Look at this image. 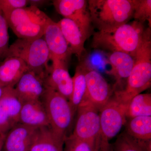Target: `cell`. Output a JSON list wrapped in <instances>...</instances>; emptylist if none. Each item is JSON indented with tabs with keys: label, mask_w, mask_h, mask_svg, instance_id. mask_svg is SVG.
Here are the masks:
<instances>
[{
	"label": "cell",
	"mask_w": 151,
	"mask_h": 151,
	"mask_svg": "<svg viewBox=\"0 0 151 151\" xmlns=\"http://www.w3.org/2000/svg\"><path fill=\"white\" fill-rule=\"evenodd\" d=\"M145 29L142 23L134 21L110 30L98 31L93 35L92 47L111 52H124L134 57Z\"/></svg>",
	"instance_id": "6da1fadb"
},
{
	"label": "cell",
	"mask_w": 151,
	"mask_h": 151,
	"mask_svg": "<svg viewBox=\"0 0 151 151\" xmlns=\"http://www.w3.org/2000/svg\"><path fill=\"white\" fill-rule=\"evenodd\" d=\"M134 58V66L127 78L126 88L115 93L122 101L127 104L132 98L151 86V28L146 29Z\"/></svg>",
	"instance_id": "7a4b0ae2"
},
{
	"label": "cell",
	"mask_w": 151,
	"mask_h": 151,
	"mask_svg": "<svg viewBox=\"0 0 151 151\" xmlns=\"http://www.w3.org/2000/svg\"><path fill=\"white\" fill-rule=\"evenodd\" d=\"M92 23L99 31H108L129 22L133 18L134 0H89Z\"/></svg>",
	"instance_id": "3957f363"
},
{
	"label": "cell",
	"mask_w": 151,
	"mask_h": 151,
	"mask_svg": "<svg viewBox=\"0 0 151 151\" xmlns=\"http://www.w3.org/2000/svg\"><path fill=\"white\" fill-rule=\"evenodd\" d=\"M10 57L22 60L29 70L44 79L50 67V55L43 37L33 40L17 39L9 45L4 58Z\"/></svg>",
	"instance_id": "277c9868"
},
{
	"label": "cell",
	"mask_w": 151,
	"mask_h": 151,
	"mask_svg": "<svg viewBox=\"0 0 151 151\" xmlns=\"http://www.w3.org/2000/svg\"><path fill=\"white\" fill-rule=\"evenodd\" d=\"M5 18L18 38L26 40L42 37L52 20L39 9L30 6L15 10Z\"/></svg>",
	"instance_id": "5b68a950"
},
{
	"label": "cell",
	"mask_w": 151,
	"mask_h": 151,
	"mask_svg": "<svg viewBox=\"0 0 151 151\" xmlns=\"http://www.w3.org/2000/svg\"><path fill=\"white\" fill-rule=\"evenodd\" d=\"M41 100L46 109L50 127L55 136L64 142L75 111L66 98L47 86Z\"/></svg>",
	"instance_id": "8992f818"
},
{
	"label": "cell",
	"mask_w": 151,
	"mask_h": 151,
	"mask_svg": "<svg viewBox=\"0 0 151 151\" xmlns=\"http://www.w3.org/2000/svg\"><path fill=\"white\" fill-rule=\"evenodd\" d=\"M77 118L72 135L89 143L99 151L101 140L100 111L93 105L83 102L77 109Z\"/></svg>",
	"instance_id": "52a82bcc"
},
{
	"label": "cell",
	"mask_w": 151,
	"mask_h": 151,
	"mask_svg": "<svg viewBox=\"0 0 151 151\" xmlns=\"http://www.w3.org/2000/svg\"><path fill=\"white\" fill-rule=\"evenodd\" d=\"M128 105L115 94L101 108V139L109 141L119 134L127 122Z\"/></svg>",
	"instance_id": "ba28073f"
},
{
	"label": "cell",
	"mask_w": 151,
	"mask_h": 151,
	"mask_svg": "<svg viewBox=\"0 0 151 151\" xmlns=\"http://www.w3.org/2000/svg\"><path fill=\"white\" fill-rule=\"evenodd\" d=\"M52 4L57 12L77 25L86 39L92 33V21L85 0H54Z\"/></svg>",
	"instance_id": "9c48e42d"
},
{
	"label": "cell",
	"mask_w": 151,
	"mask_h": 151,
	"mask_svg": "<svg viewBox=\"0 0 151 151\" xmlns=\"http://www.w3.org/2000/svg\"><path fill=\"white\" fill-rule=\"evenodd\" d=\"M86 91L82 102L89 103L99 111L112 97L111 86L97 70L85 63Z\"/></svg>",
	"instance_id": "30bf717a"
},
{
	"label": "cell",
	"mask_w": 151,
	"mask_h": 151,
	"mask_svg": "<svg viewBox=\"0 0 151 151\" xmlns=\"http://www.w3.org/2000/svg\"><path fill=\"white\" fill-rule=\"evenodd\" d=\"M22 103L17 97L13 88L7 87L0 99V136L5 137L8 133L19 123Z\"/></svg>",
	"instance_id": "8fae6325"
},
{
	"label": "cell",
	"mask_w": 151,
	"mask_h": 151,
	"mask_svg": "<svg viewBox=\"0 0 151 151\" xmlns=\"http://www.w3.org/2000/svg\"><path fill=\"white\" fill-rule=\"evenodd\" d=\"M43 37L52 62L59 61L67 64L72 54L57 22L52 19L47 24Z\"/></svg>",
	"instance_id": "7c38bea8"
},
{
	"label": "cell",
	"mask_w": 151,
	"mask_h": 151,
	"mask_svg": "<svg viewBox=\"0 0 151 151\" xmlns=\"http://www.w3.org/2000/svg\"><path fill=\"white\" fill-rule=\"evenodd\" d=\"M45 86L53 89L69 101L73 90V79L67 63L53 62L44 79Z\"/></svg>",
	"instance_id": "4fadbf2b"
},
{
	"label": "cell",
	"mask_w": 151,
	"mask_h": 151,
	"mask_svg": "<svg viewBox=\"0 0 151 151\" xmlns=\"http://www.w3.org/2000/svg\"><path fill=\"white\" fill-rule=\"evenodd\" d=\"M22 103L41 100L46 89L43 78L31 70L24 73L13 88Z\"/></svg>",
	"instance_id": "5bb4252c"
},
{
	"label": "cell",
	"mask_w": 151,
	"mask_h": 151,
	"mask_svg": "<svg viewBox=\"0 0 151 151\" xmlns=\"http://www.w3.org/2000/svg\"><path fill=\"white\" fill-rule=\"evenodd\" d=\"M38 128L17 124L5 137L4 151H29Z\"/></svg>",
	"instance_id": "9a60e30c"
},
{
	"label": "cell",
	"mask_w": 151,
	"mask_h": 151,
	"mask_svg": "<svg viewBox=\"0 0 151 151\" xmlns=\"http://www.w3.org/2000/svg\"><path fill=\"white\" fill-rule=\"evenodd\" d=\"M19 123L35 128L49 126L47 113L41 100L22 103L20 112Z\"/></svg>",
	"instance_id": "2e32d148"
},
{
	"label": "cell",
	"mask_w": 151,
	"mask_h": 151,
	"mask_svg": "<svg viewBox=\"0 0 151 151\" xmlns=\"http://www.w3.org/2000/svg\"><path fill=\"white\" fill-rule=\"evenodd\" d=\"M28 68L24 60L16 57L4 58L0 63V85L14 88Z\"/></svg>",
	"instance_id": "e0dca14e"
},
{
	"label": "cell",
	"mask_w": 151,
	"mask_h": 151,
	"mask_svg": "<svg viewBox=\"0 0 151 151\" xmlns=\"http://www.w3.org/2000/svg\"><path fill=\"white\" fill-rule=\"evenodd\" d=\"M63 35L65 38L71 54H75L80 60L85 51L84 45L86 39L77 25L69 19H61L58 22Z\"/></svg>",
	"instance_id": "ac0fdd59"
},
{
	"label": "cell",
	"mask_w": 151,
	"mask_h": 151,
	"mask_svg": "<svg viewBox=\"0 0 151 151\" xmlns=\"http://www.w3.org/2000/svg\"><path fill=\"white\" fill-rule=\"evenodd\" d=\"M64 144L50 126L41 127L38 128L29 151H64Z\"/></svg>",
	"instance_id": "d6986e66"
},
{
	"label": "cell",
	"mask_w": 151,
	"mask_h": 151,
	"mask_svg": "<svg viewBox=\"0 0 151 151\" xmlns=\"http://www.w3.org/2000/svg\"><path fill=\"white\" fill-rule=\"evenodd\" d=\"M109 60L112 67L111 73L119 84L127 80L134 64V57L123 52H111Z\"/></svg>",
	"instance_id": "ffe728a7"
},
{
	"label": "cell",
	"mask_w": 151,
	"mask_h": 151,
	"mask_svg": "<svg viewBox=\"0 0 151 151\" xmlns=\"http://www.w3.org/2000/svg\"><path fill=\"white\" fill-rule=\"evenodd\" d=\"M73 79V90L69 101L76 112L84 99L86 91L85 63H82L76 68Z\"/></svg>",
	"instance_id": "44dd1931"
},
{
	"label": "cell",
	"mask_w": 151,
	"mask_h": 151,
	"mask_svg": "<svg viewBox=\"0 0 151 151\" xmlns=\"http://www.w3.org/2000/svg\"><path fill=\"white\" fill-rule=\"evenodd\" d=\"M126 133L140 140L151 141V116H139L130 119Z\"/></svg>",
	"instance_id": "7402d4cb"
},
{
	"label": "cell",
	"mask_w": 151,
	"mask_h": 151,
	"mask_svg": "<svg viewBox=\"0 0 151 151\" xmlns=\"http://www.w3.org/2000/svg\"><path fill=\"white\" fill-rule=\"evenodd\" d=\"M139 116H151V94H141L132 98L128 104L127 118Z\"/></svg>",
	"instance_id": "603a6c76"
},
{
	"label": "cell",
	"mask_w": 151,
	"mask_h": 151,
	"mask_svg": "<svg viewBox=\"0 0 151 151\" xmlns=\"http://www.w3.org/2000/svg\"><path fill=\"white\" fill-rule=\"evenodd\" d=\"M113 148L114 151H151V141L135 139L125 132L119 136Z\"/></svg>",
	"instance_id": "cb8c5ba5"
},
{
	"label": "cell",
	"mask_w": 151,
	"mask_h": 151,
	"mask_svg": "<svg viewBox=\"0 0 151 151\" xmlns=\"http://www.w3.org/2000/svg\"><path fill=\"white\" fill-rule=\"evenodd\" d=\"M134 10L133 18L134 21L144 23L148 22L151 27V0H134Z\"/></svg>",
	"instance_id": "d4e9b609"
},
{
	"label": "cell",
	"mask_w": 151,
	"mask_h": 151,
	"mask_svg": "<svg viewBox=\"0 0 151 151\" xmlns=\"http://www.w3.org/2000/svg\"><path fill=\"white\" fill-rule=\"evenodd\" d=\"M9 27L5 18L0 12V59L4 58L9 47Z\"/></svg>",
	"instance_id": "484cf974"
},
{
	"label": "cell",
	"mask_w": 151,
	"mask_h": 151,
	"mask_svg": "<svg viewBox=\"0 0 151 151\" xmlns=\"http://www.w3.org/2000/svg\"><path fill=\"white\" fill-rule=\"evenodd\" d=\"M64 151H95L89 143L76 138L72 134L65 138Z\"/></svg>",
	"instance_id": "4316f807"
},
{
	"label": "cell",
	"mask_w": 151,
	"mask_h": 151,
	"mask_svg": "<svg viewBox=\"0 0 151 151\" xmlns=\"http://www.w3.org/2000/svg\"><path fill=\"white\" fill-rule=\"evenodd\" d=\"M28 0H0V10L5 17L17 9L27 6Z\"/></svg>",
	"instance_id": "83f0119b"
},
{
	"label": "cell",
	"mask_w": 151,
	"mask_h": 151,
	"mask_svg": "<svg viewBox=\"0 0 151 151\" xmlns=\"http://www.w3.org/2000/svg\"><path fill=\"white\" fill-rule=\"evenodd\" d=\"M99 151H114L109 141L101 139Z\"/></svg>",
	"instance_id": "f1b7e54d"
},
{
	"label": "cell",
	"mask_w": 151,
	"mask_h": 151,
	"mask_svg": "<svg viewBox=\"0 0 151 151\" xmlns=\"http://www.w3.org/2000/svg\"><path fill=\"white\" fill-rule=\"evenodd\" d=\"M49 1L45 0H28V5L33 6L38 8L39 7L47 4Z\"/></svg>",
	"instance_id": "f546056e"
},
{
	"label": "cell",
	"mask_w": 151,
	"mask_h": 151,
	"mask_svg": "<svg viewBox=\"0 0 151 151\" xmlns=\"http://www.w3.org/2000/svg\"><path fill=\"white\" fill-rule=\"evenodd\" d=\"M7 87H4L0 85V99L2 97L3 94L5 92Z\"/></svg>",
	"instance_id": "4dcf8cb0"
},
{
	"label": "cell",
	"mask_w": 151,
	"mask_h": 151,
	"mask_svg": "<svg viewBox=\"0 0 151 151\" xmlns=\"http://www.w3.org/2000/svg\"><path fill=\"white\" fill-rule=\"evenodd\" d=\"M5 137H0V151H1L4 147V142Z\"/></svg>",
	"instance_id": "1f68e13d"
},
{
	"label": "cell",
	"mask_w": 151,
	"mask_h": 151,
	"mask_svg": "<svg viewBox=\"0 0 151 151\" xmlns=\"http://www.w3.org/2000/svg\"><path fill=\"white\" fill-rule=\"evenodd\" d=\"M0 137H1V136H0Z\"/></svg>",
	"instance_id": "d6a6232c"
}]
</instances>
